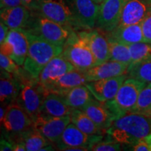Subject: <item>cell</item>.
I'll list each match as a JSON object with an SVG mask.
<instances>
[{
  "label": "cell",
  "mask_w": 151,
  "mask_h": 151,
  "mask_svg": "<svg viewBox=\"0 0 151 151\" xmlns=\"http://www.w3.org/2000/svg\"><path fill=\"white\" fill-rule=\"evenodd\" d=\"M106 133L113 140L131 146L151 134V116L139 113H126L112 122Z\"/></svg>",
  "instance_id": "obj_1"
},
{
  "label": "cell",
  "mask_w": 151,
  "mask_h": 151,
  "mask_svg": "<svg viewBox=\"0 0 151 151\" xmlns=\"http://www.w3.org/2000/svg\"><path fill=\"white\" fill-rule=\"evenodd\" d=\"M29 49L22 67L33 78L38 79L42 69L55 57L62 53L63 46H58L27 31Z\"/></svg>",
  "instance_id": "obj_2"
},
{
  "label": "cell",
  "mask_w": 151,
  "mask_h": 151,
  "mask_svg": "<svg viewBox=\"0 0 151 151\" xmlns=\"http://www.w3.org/2000/svg\"><path fill=\"white\" fill-rule=\"evenodd\" d=\"M146 85L142 81L127 77L114 99L104 102L116 119L132 112L137 104L139 94Z\"/></svg>",
  "instance_id": "obj_3"
},
{
  "label": "cell",
  "mask_w": 151,
  "mask_h": 151,
  "mask_svg": "<svg viewBox=\"0 0 151 151\" xmlns=\"http://www.w3.org/2000/svg\"><path fill=\"white\" fill-rule=\"evenodd\" d=\"M62 54L77 70L86 71L97 65L95 58L86 40L73 29L64 45Z\"/></svg>",
  "instance_id": "obj_4"
},
{
  "label": "cell",
  "mask_w": 151,
  "mask_h": 151,
  "mask_svg": "<svg viewBox=\"0 0 151 151\" xmlns=\"http://www.w3.org/2000/svg\"><path fill=\"white\" fill-rule=\"evenodd\" d=\"M24 29L48 42L61 46H64L72 30L33 11L29 23Z\"/></svg>",
  "instance_id": "obj_5"
},
{
  "label": "cell",
  "mask_w": 151,
  "mask_h": 151,
  "mask_svg": "<svg viewBox=\"0 0 151 151\" xmlns=\"http://www.w3.org/2000/svg\"><path fill=\"white\" fill-rule=\"evenodd\" d=\"M32 118L16 101L6 106L1 125L7 133L8 139L14 142L20 135L33 127Z\"/></svg>",
  "instance_id": "obj_6"
},
{
  "label": "cell",
  "mask_w": 151,
  "mask_h": 151,
  "mask_svg": "<svg viewBox=\"0 0 151 151\" xmlns=\"http://www.w3.org/2000/svg\"><path fill=\"white\" fill-rule=\"evenodd\" d=\"M31 11L69 29L78 28L66 0H37Z\"/></svg>",
  "instance_id": "obj_7"
},
{
  "label": "cell",
  "mask_w": 151,
  "mask_h": 151,
  "mask_svg": "<svg viewBox=\"0 0 151 151\" xmlns=\"http://www.w3.org/2000/svg\"><path fill=\"white\" fill-rule=\"evenodd\" d=\"M48 94L44 87L35 79L23 84L16 101L27 111L33 121L40 115L45 97Z\"/></svg>",
  "instance_id": "obj_8"
},
{
  "label": "cell",
  "mask_w": 151,
  "mask_h": 151,
  "mask_svg": "<svg viewBox=\"0 0 151 151\" xmlns=\"http://www.w3.org/2000/svg\"><path fill=\"white\" fill-rule=\"evenodd\" d=\"M29 49L27 31L10 29L6 40L1 44V53L9 56L20 66L23 65Z\"/></svg>",
  "instance_id": "obj_9"
},
{
  "label": "cell",
  "mask_w": 151,
  "mask_h": 151,
  "mask_svg": "<svg viewBox=\"0 0 151 151\" xmlns=\"http://www.w3.org/2000/svg\"><path fill=\"white\" fill-rule=\"evenodd\" d=\"M126 1L127 0H103L99 4L95 27L106 34L118 27Z\"/></svg>",
  "instance_id": "obj_10"
},
{
  "label": "cell",
  "mask_w": 151,
  "mask_h": 151,
  "mask_svg": "<svg viewBox=\"0 0 151 151\" xmlns=\"http://www.w3.org/2000/svg\"><path fill=\"white\" fill-rule=\"evenodd\" d=\"M78 28L86 30L95 27L99 4L95 0H66Z\"/></svg>",
  "instance_id": "obj_11"
},
{
  "label": "cell",
  "mask_w": 151,
  "mask_h": 151,
  "mask_svg": "<svg viewBox=\"0 0 151 151\" xmlns=\"http://www.w3.org/2000/svg\"><path fill=\"white\" fill-rule=\"evenodd\" d=\"M71 122L70 116L50 117L39 115L34 120L33 127L50 143L55 144L59 141L65 128Z\"/></svg>",
  "instance_id": "obj_12"
},
{
  "label": "cell",
  "mask_w": 151,
  "mask_h": 151,
  "mask_svg": "<svg viewBox=\"0 0 151 151\" xmlns=\"http://www.w3.org/2000/svg\"><path fill=\"white\" fill-rule=\"evenodd\" d=\"M102 138V135L87 134L71 122L65 128L55 145L58 150H60L72 147H86L90 150L92 145L101 141Z\"/></svg>",
  "instance_id": "obj_13"
},
{
  "label": "cell",
  "mask_w": 151,
  "mask_h": 151,
  "mask_svg": "<svg viewBox=\"0 0 151 151\" xmlns=\"http://www.w3.org/2000/svg\"><path fill=\"white\" fill-rule=\"evenodd\" d=\"M127 78V73H125L113 78L89 81L86 83V86L96 99L106 102L114 99L120 86Z\"/></svg>",
  "instance_id": "obj_14"
},
{
  "label": "cell",
  "mask_w": 151,
  "mask_h": 151,
  "mask_svg": "<svg viewBox=\"0 0 151 151\" xmlns=\"http://www.w3.org/2000/svg\"><path fill=\"white\" fill-rule=\"evenodd\" d=\"M73 69L75 67L63 55L60 54L52 58L43 68L39 74L38 81L47 90L60 77Z\"/></svg>",
  "instance_id": "obj_15"
},
{
  "label": "cell",
  "mask_w": 151,
  "mask_h": 151,
  "mask_svg": "<svg viewBox=\"0 0 151 151\" xmlns=\"http://www.w3.org/2000/svg\"><path fill=\"white\" fill-rule=\"evenodd\" d=\"M151 10L149 0H127L118 26L140 24Z\"/></svg>",
  "instance_id": "obj_16"
},
{
  "label": "cell",
  "mask_w": 151,
  "mask_h": 151,
  "mask_svg": "<svg viewBox=\"0 0 151 151\" xmlns=\"http://www.w3.org/2000/svg\"><path fill=\"white\" fill-rule=\"evenodd\" d=\"M78 33L88 43L95 58L97 65L108 61L109 59V41L103 32L98 30L89 29L87 31L85 29Z\"/></svg>",
  "instance_id": "obj_17"
},
{
  "label": "cell",
  "mask_w": 151,
  "mask_h": 151,
  "mask_svg": "<svg viewBox=\"0 0 151 151\" xmlns=\"http://www.w3.org/2000/svg\"><path fill=\"white\" fill-rule=\"evenodd\" d=\"M23 83L18 77L1 69L0 100L1 105L7 106L18 98Z\"/></svg>",
  "instance_id": "obj_18"
},
{
  "label": "cell",
  "mask_w": 151,
  "mask_h": 151,
  "mask_svg": "<svg viewBox=\"0 0 151 151\" xmlns=\"http://www.w3.org/2000/svg\"><path fill=\"white\" fill-rule=\"evenodd\" d=\"M128 65L113 60H108L84 71L88 81L113 78L127 73Z\"/></svg>",
  "instance_id": "obj_19"
},
{
  "label": "cell",
  "mask_w": 151,
  "mask_h": 151,
  "mask_svg": "<svg viewBox=\"0 0 151 151\" xmlns=\"http://www.w3.org/2000/svg\"><path fill=\"white\" fill-rule=\"evenodd\" d=\"M32 16V11L24 5L1 9V21L10 29H25Z\"/></svg>",
  "instance_id": "obj_20"
},
{
  "label": "cell",
  "mask_w": 151,
  "mask_h": 151,
  "mask_svg": "<svg viewBox=\"0 0 151 151\" xmlns=\"http://www.w3.org/2000/svg\"><path fill=\"white\" fill-rule=\"evenodd\" d=\"M96 124L105 130L110 127L116 118L104 102L98 101L95 98L82 109Z\"/></svg>",
  "instance_id": "obj_21"
},
{
  "label": "cell",
  "mask_w": 151,
  "mask_h": 151,
  "mask_svg": "<svg viewBox=\"0 0 151 151\" xmlns=\"http://www.w3.org/2000/svg\"><path fill=\"white\" fill-rule=\"evenodd\" d=\"M72 109L66 102L62 94L48 92L43 100L40 115L50 117L70 116Z\"/></svg>",
  "instance_id": "obj_22"
},
{
  "label": "cell",
  "mask_w": 151,
  "mask_h": 151,
  "mask_svg": "<svg viewBox=\"0 0 151 151\" xmlns=\"http://www.w3.org/2000/svg\"><path fill=\"white\" fill-rule=\"evenodd\" d=\"M88 82L84 71L75 69L60 77L46 90L48 92H55L65 95L72 88L85 85Z\"/></svg>",
  "instance_id": "obj_23"
},
{
  "label": "cell",
  "mask_w": 151,
  "mask_h": 151,
  "mask_svg": "<svg viewBox=\"0 0 151 151\" xmlns=\"http://www.w3.org/2000/svg\"><path fill=\"white\" fill-rule=\"evenodd\" d=\"M105 35L128 46L144 41L141 23L118 26L113 31L105 34Z\"/></svg>",
  "instance_id": "obj_24"
},
{
  "label": "cell",
  "mask_w": 151,
  "mask_h": 151,
  "mask_svg": "<svg viewBox=\"0 0 151 151\" xmlns=\"http://www.w3.org/2000/svg\"><path fill=\"white\" fill-rule=\"evenodd\" d=\"M63 96L71 109L81 110L94 98L86 84L72 88Z\"/></svg>",
  "instance_id": "obj_25"
},
{
  "label": "cell",
  "mask_w": 151,
  "mask_h": 151,
  "mask_svg": "<svg viewBox=\"0 0 151 151\" xmlns=\"http://www.w3.org/2000/svg\"><path fill=\"white\" fill-rule=\"evenodd\" d=\"M71 122L88 135H101L105 130L97 124L81 109H73L71 115Z\"/></svg>",
  "instance_id": "obj_26"
},
{
  "label": "cell",
  "mask_w": 151,
  "mask_h": 151,
  "mask_svg": "<svg viewBox=\"0 0 151 151\" xmlns=\"http://www.w3.org/2000/svg\"><path fill=\"white\" fill-rule=\"evenodd\" d=\"M22 141L24 143L27 151H40L43 147L50 144L48 139L32 127L24 132L13 143Z\"/></svg>",
  "instance_id": "obj_27"
},
{
  "label": "cell",
  "mask_w": 151,
  "mask_h": 151,
  "mask_svg": "<svg viewBox=\"0 0 151 151\" xmlns=\"http://www.w3.org/2000/svg\"><path fill=\"white\" fill-rule=\"evenodd\" d=\"M109 44V60L117 61L129 66L132 62L131 52L129 46L106 37Z\"/></svg>",
  "instance_id": "obj_28"
},
{
  "label": "cell",
  "mask_w": 151,
  "mask_h": 151,
  "mask_svg": "<svg viewBox=\"0 0 151 151\" xmlns=\"http://www.w3.org/2000/svg\"><path fill=\"white\" fill-rule=\"evenodd\" d=\"M127 76L148 84L151 83V59L143 60L128 66Z\"/></svg>",
  "instance_id": "obj_29"
},
{
  "label": "cell",
  "mask_w": 151,
  "mask_h": 151,
  "mask_svg": "<svg viewBox=\"0 0 151 151\" xmlns=\"http://www.w3.org/2000/svg\"><path fill=\"white\" fill-rule=\"evenodd\" d=\"M132 112L151 116V83L147 84L141 91L137 104Z\"/></svg>",
  "instance_id": "obj_30"
},
{
  "label": "cell",
  "mask_w": 151,
  "mask_h": 151,
  "mask_svg": "<svg viewBox=\"0 0 151 151\" xmlns=\"http://www.w3.org/2000/svg\"><path fill=\"white\" fill-rule=\"evenodd\" d=\"M0 67L1 69L12 73L21 79L20 65L9 56L3 53L0 54Z\"/></svg>",
  "instance_id": "obj_31"
},
{
  "label": "cell",
  "mask_w": 151,
  "mask_h": 151,
  "mask_svg": "<svg viewBox=\"0 0 151 151\" xmlns=\"http://www.w3.org/2000/svg\"><path fill=\"white\" fill-rule=\"evenodd\" d=\"M121 150V143L113 140L111 137L110 140L98 141L92 145L90 150L93 151H118Z\"/></svg>",
  "instance_id": "obj_32"
},
{
  "label": "cell",
  "mask_w": 151,
  "mask_h": 151,
  "mask_svg": "<svg viewBox=\"0 0 151 151\" xmlns=\"http://www.w3.org/2000/svg\"><path fill=\"white\" fill-rule=\"evenodd\" d=\"M130 147L131 150L134 151H151V134L139 139L135 144Z\"/></svg>",
  "instance_id": "obj_33"
},
{
  "label": "cell",
  "mask_w": 151,
  "mask_h": 151,
  "mask_svg": "<svg viewBox=\"0 0 151 151\" xmlns=\"http://www.w3.org/2000/svg\"><path fill=\"white\" fill-rule=\"evenodd\" d=\"M144 42L151 43V10L141 22Z\"/></svg>",
  "instance_id": "obj_34"
},
{
  "label": "cell",
  "mask_w": 151,
  "mask_h": 151,
  "mask_svg": "<svg viewBox=\"0 0 151 151\" xmlns=\"http://www.w3.org/2000/svg\"><path fill=\"white\" fill-rule=\"evenodd\" d=\"M0 4H1V9L11 8V7L23 5L21 0H0Z\"/></svg>",
  "instance_id": "obj_35"
},
{
  "label": "cell",
  "mask_w": 151,
  "mask_h": 151,
  "mask_svg": "<svg viewBox=\"0 0 151 151\" xmlns=\"http://www.w3.org/2000/svg\"><path fill=\"white\" fill-rule=\"evenodd\" d=\"M0 150L1 151H12L14 150V144L9 141V139H6L5 138H1L0 142Z\"/></svg>",
  "instance_id": "obj_36"
},
{
  "label": "cell",
  "mask_w": 151,
  "mask_h": 151,
  "mask_svg": "<svg viewBox=\"0 0 151 151\" xmlns=\"http://www.w3.org/2000/svg\"><path fill=\"white\" fill-rule=\"evenodd\" d=\"M9 30H10V28L1 21L0 22V44H1L6 40Z\"/></svg>",
  "instance_id": "obj_37"
},
{
  "label": "cell",
  "mask_w": 151,
  "mask_h": 151,
  "mask_svg": "<svg viewBox=\"0 0 151 151\" xmlns=\"http://www.w3.org/2000/svg\"><path fill=\"white\" fill-rule=\"evenodd\" d=\"M14 144V151H24L26 150V147L24 143L22 141H17L16 142L13 143Z\"/></svg>",
  "instance_id": "obj_38"
},
{
  "label": "cell",
  "mask_w": 151,
  "mask_h": 151,
  "mask_svg": "<svg viewBox=\"0 0 151 151\" xmlns=\"http://www.w3.org/2000/svg\"><path fill=\"white\" fill-rule=\"evenodd\" d=\"M21 1L22 2V4H23L24 6L27 7L28 9L32 10V9H33L37 0H21Z\"/></svg>",
  "instance_id": "obj_39"
},
{
  "label": "cell",
  "mask_w": 151,
  "mask_h": 151,
  "mask_svg": "<svg viewBox=\"0 0 151 151\" xmlns=\"http://www.w3.org/2000/svg\"><path fill=\"white\" fill-rule=\"evenodd\" d=\"M95 1H97V3H99V4H100V3H101V1H103V0H95Z\"/></svg>",
  "instance_id": "obj_40"
},
{
  "label": "cell",
  "mask_w": 151,
  "mask_h": 151,
  "mask_svg": "<svg viewBox=\"0 0 151 151\" xmlns=\"http://www.w3.org/2000/svg\"><path fill=\"white\" fill-rule=\"evenodd\" d=\"M149 1H151V0H149Z\"/></svg>",
  "instance_id": "obj_41"
}]
</instances>
